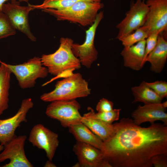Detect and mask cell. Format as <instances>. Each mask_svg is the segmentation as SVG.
Returning <instances> with one entry per match:
<instances>
[{"instance_id": "6da1fadb", "label": "cell", "mask_w": 167, "mask_h": 167, "mask_svg": "<svg viewBox=\"0 0 167 167\" xmlns=\"http://www.w3.org/2000/svg\"><path fill=\"white\" fill-rule=\"evenodd\" d=\"M113 135L101 150L111 167H152L153 157L167 154V126L153 123L147 127L122 118L114 124Z\"/></svg>"}, {"instance_id": "7a4b0ae2", "label": "cell", "mask_w": 167, "mask_h": 167, "mask_svg": "<svg viewBox=\"0 0 167 167\" xmlns=\"http://www.w3.org/2000/svg\"><path fill=\"white\" fill-rule=\"evenodd\" d=\"M60 45L54 53L43 54L41 58L42 65L49 73L57 76L64 73H73V71L81 68V64L72 50L73 40L69 38H60Z\"/></svg>"}, {"instance_id": "3957f363", "label": "cell", "mask_w": 167, "mask_h": 167, "mask_svg": "<svg viewBox=\"0 0 167 167\" xmlns=\"http://www.w3.org/2000/svg\"><path fill=\"white\" fill-rule=\"evenodd\" d=\"M88 82L79 73H73L58 81L52 91L44 93L40 99L45 102L70 101L86 97L91 93Z\"/></svg>"}, {"instance_id": "277c9868", "label": "cell", "mask_w": 167, "mask_h": 167, "mask_svg": "<svg viewBox=\"0 0 167 167\" xmlns=\"http://www.w3.org/2000/svg\"><path fill=\"white\" fill-rule=\"evenodd\" d=\"M104 6L101 2L81 1L63 9L46 8L42 11L53 15L58 20H66L86 26L93 24L98 11Z\"/></svg>"}, {"instance_id": "5b68a950", "label": "cell", "mask_w": 167, "mask_h": 167, "mask_svg": "<svg viewBox=\"0 0 167 167\" xmlns=\"http://www.w3.org/2000/svg\"><path fill=\"white\" fill-rule=\"evenodd\" d=\"M15 76L20 87L24 89L33 87L36 80L46 77L49 72L42 64L41 58L35 57L27 62L16 65L7 64L0 60Z\"/></svg>"}, {"instance_id": "8992f818", "label": "cell", "mask_w": 167, "mask_h": 167, "mask_svg": "<svg viewBox=\"0 0 167 167\" xmlns=\"http://www.w3.org/2000/svg\"><path fill=\"white\" fill-rule=\"evenodd\" d=\"M80 108V104L75 100L56 101L48 105L45 113L49 118L59 121L63 127L68 128L81 122Z\"/></svg>"}, {"instance_id": "52a82bcc", "label": "cell", "mask_w": 167, "mask_h": 167, "mask_svg": "<svg viewBox=\"0 0 167 167\" xmlns=\"http://www.w3.org/2000/svg\"><path fill=\"white\" fill-rule=\"evenodd\" d=\"M103 17V12L100 11L94 23L86 31L85 39L83 44L73 43L72 45L74 55L79 58L81 65L88 69L90 68L98 58V53L95 46L94 39L97 28Z\"/></svg>"}, {"instance_id": "ba28073f", "label": "cell", "mask_w": 167, "mask_h": 167, "mask_svg": "<svg viewBox=\"0 0 167 167\" xmlns=\"http://www.w3.org/2000/svg\"><path fill=\"white\" fill-rule=\"evenodd\" d=\"M148 10V6L144 0L131 2L130 9L126 13L125 17L116 26L118 30L116 38L119 40L143 26Z\"/></svg>"}, {"instance_id": "9c48e42d", "label": "cell", "mask_w": 167, "mask_h": 167, "mask_svg": "<svg viewBox=\"0 0 167 167\" xmlns=\"http://www.w3.org/2000/svg\"><path fill=\"white\" fill-rule=\"evenodd\" d=\"M33 10L30 4L27 6H21L19 1L13 0L3 4L2 11L15 30L22 32L30 40L35 41L36 38L31 31L28 21L29 13Z\"/></svg>"}, {"instance_id": "30bf717a", "label": "cell", "mask_w": 167, "mask_h": 167, "mask_svg": "<svg viewBox=\"0 0 167 167\" xmlns=\"http://www.w3.org/2000/svg\"><path fill=\"white\" fill-rule=\"evenodd\" d=\"M27 136L25 135L15 136L4 146L0 153V163L9 159L10 162L2 167H32L33 165L28 160L24 148Z\"/></svg>"}, {"instance_id": "8fae6325", "label": "cell", "mask_w": 167, "mask_h": 167, "mask_svg": "<svg viewBox=\"0 0 167 167\" xmlns=\"http://www.w3.org/2000/svg\"><path fill=\"white\" fill-rule=\"evenodd\" d=\"M28 140L33 146L43 150L49 160L52 161L59 144L57 134L38 124L31 129Z\"/></svg>"}, {"instance_id": "7c38bea8", "label": "cell", "mask_w": 167, "mask_h": 167, "mask_svg": "<svg viewBox=\"0 0 167 167\" xmlns=\"http://www.w3.org/2000/svg\"><path fill=\"white\" fill-rule=\"evenodd\" d=\"M33 105L31 98L25 99L15 115L8 118L0 119V144L5 146L15 136V130L22 122H27V113Z\"/></svg>"}, {"instance_id": "4fadbf2b", "label": "cell", "mask_w": 167, "mask_h": 167, "mask_svg": "<svg viewBox=\"0 0 167 167\" xmlns=\"http://www.w3.org/2000/svg\"><path fill=\"white\" fill-rule=\"evenodd\" d=\"M149 7L145 22L143 25L149 35L157 31L160 33L167 32V0H147Z\"/></svg>"}, {"instance_id": "5bb4252c", "label": "cell", "mask_w": 167, "mask_h": 167, "mask_svg": "<svg viewBox=\"0 0 167 167\" xmlns=\"http://www.w3.org/2000/svg\"><path fill=\"white\" fill-rule=\"evenodd\" d=\"M73 149L78 160L74 167H111L102 151L91 145L77 141Z\"/></svg>"}, {"instance_id": "9a60e30c", "label": "cell", "mask_w": 167, "mask_h": 167, "mask_svg": "<svg viewBox=\"0 0 167 167\" xmlns=\"http://www.w3.org/2000/svg\"><path fill=\"white\" fill-rule=\"evenodd\" d=\"M167 107V101L159 103L139 105L131 113L132 120L137 125L147 122L152 124L156 121L160 120L167 126V113L165 112Z\"/></svg>"}, {"instance_id": "2e32d148", "label": "cell", "mask_w": 167, "mask_h": 167, "mask_svg": "<svg viewBox=\"0 0 167 167\" xmlns=\"http://www.w3.org/2000/svg\"><path fill=\"white\" fill-rule=\"evenodd\" d=\"M145 40L128 48H123L120 54L122 57L124 67L139 71L143 67Z\"/></svg>"}, {"instance_id": "e0dca14e", "label": "cell", "mask_w": 167, "mask_h": 167, "mask_svg": "<svg viewBox=\"0 0 167 167\" xmlns=\"http://www.w3.org/2000/svg\"><path fill=\"white\" fill-rule=\"evenodd\" d=\"M165 38L163 34L159 35L156 46L145 60V63H150V70L156 73L162 71L166 62L167 41Z\"/></svg>"}, {"instance_id": "ac0fdd59", "label": "cell", "mask_w": 167, "mask_h": 167, "mask_svg": "<svg viewBox=\"0 0 167 167\" xmlns=\"http://www.w3.org/2000/svg\"><path fill=\"white\" fill-rule=\"evenodd\" d=\"M69 131L77 141L91 145L101 150L103 142L82 122L69 126Z\"/></svg>"}, {"instance_id": "d6986e66", "label": "cell", "mask_w": 167, "mask_h": 167, "mask_svg": "<svg viewBox=\"0 0 167 167\" xmlns=\"http://www.w3.org/2000/svg\"><path fill=\"white\" fill-rule=\"evenodd\" d=\"M81 122L103 142L112 137L115 132L114 124H109L97 119L85 118L83 116Z\"/></svg>"}, {"instance_id": "ffe728a7", "label": "cell", "mask_w": 167, "mask_h": 167, "mask_svg": "<svg viewBox=\"0 0 167 167\" xmlns=\"http://www.w3.org/2000/svg\"><path fill=\"white\" fill-rule=\"evenodd\" d=\"M131 89L134 97L132 103H159L161 102L163 99L147 85L144 81L138 86L132 87Z\"/></svg>"}, {"instance_id": "44dd1931", "label": "cell", "mask_w": 167, "mask_h": 167, "mask_svg": "<svg viewBox=\"0 0 167 167\" xmlns=\"http://www.w3.org/2000/svg\"><path fill=\"white\" fill-rule=\"evenodd\" d=\"M0 116L8 107L9 90L10 87V70L0 62Z\"/></svg>"}, {"instance_id": "7402d4cb", "label": "cell", "mask_w": 167, "mask_h": 167, "mask_svg": "<svg viewBox=\"0 0 167 167\" xmlns=\"http://www.w3.org/2000/svg\"><path fill=\"white\" fill-rule=\"evenodd\" d=\"M102 0H45L41 4L32 5L33 9L46 8L60 10L68 7L75 3L81 1L91 2H101Z\"/></svg>"}, {"instance_id": "603a6c76", "label": "cell", "mask_w": 167, "mask_h": 167, "mask_svg": "<svg viewBox=\"0 0 167 167\" xmlns=\"http://www.w3.org/2000/svg\"><path fill=\"white\" fill-rule=\"evenodd\" d=\"M89 111L84 114L83 117L97 119L109 124H112L115 121L119 119L121 109H113L107 112L96 113L91 107L88 108Z\"/></svg>"}, {"instance_id": "cb8c5ba5", "label": "cell", "mask_w": 167, "mask_h": 167, "mask_svg": "<svg viewBox=\"0 0 167 167\" xmlns=\"http://www.w3.org/2000/svg\"><path fill=\"white\" fill-rule=\"evenodd\" d=\"M149 35L148 30L143 26L118 40L121 41L124 48H128L140 41L145 40Z\"/></svg>"}, {"instance_id": "d4e9b609", "label": "cell", "mask_w": 167, "mask_h": 167, "mask_svg": "<svg viewBox=\"0 0 167 167\" xmlns=\"http://www.w3.org/2000/svg\"><path fill=\"white\" fill-rule=\"evenodd\" d=\"M15 30L4 14L0 11V39L14 35Z\"/></svg>"}, {"instance_id": "484cf974", "label": "cell", "mask_w": 167, "mask_h": 167, "mask_svg": "<svg viewBox=\"0 0 167 167\" xmlns=\"http://www.w3.org/2000/svg\"><path fill=\"white\" fill-rule=\"evenodd\" d=\"M147 85L162 99L167 97V82L163 81H156L152 82H146Z\"/></svg>"}, {"instance_id": "4316f807", "label": "cell", "mask_w": 167, "mask_h": 167, "mask_svg": "<svg viewBox=\"0 0 167 167\" xmlns=\"http://www.w3.org/2000/svg\"><path fill=\"white\" fill-rule=\"evenodd\" d=\"M159 32H154L151 33L145 39V49L144 63L147 56L152 50L156 45L157 38Z\"/></svg>"}, {"instance_id": "83f0119b", "label": "cell", "mask_w": 167, "mask_h": 167, "mask_svg": "<svg viewBox=\"0 0 167 167\" xmlns=\"http://www.w3.org/2000/svg\"><path fill=\"white\" fill-rule=\"evenodd\" d=\"M113 107V103L112 101L102 98L98 103L96 109L99 112H107L112 110Z\"/></svg>"}, {"instance_id": "f1b7e54d", "label": "cell", "mask_w": 167, "mask_h": 167, "mask_svg": "<svg viewBox=\"0 0 167 167\" xmlns=\"http://www.w3.org/2000/svg\"><path fill=\"white\" fill-rule=\"evenodd\" d=\"M152 162L155 167H167V154H159L154 156Z\"/></svg>"}, {"instance_id": "f546056e", "label": "cell", "mask_w": 167, "mask_h": 167, "mask_svg": "<svg viewBox=\"0 0 167 167\" xmlns=\"http://www.w3.org/2000/svg\"><path fill=\"white\" fill-rule=\"evenodd\" d=\"M8 0H0V11H2V7L3 4L5 3V2ZM20 2H28V0H17Z\"/></svg>"}, {"instance_id": "4dcf8cb0", "label": "cell", "mask_w": 167, "mask_h": 167, "mask_svg": "<svg viewBox=\"0 0 167 167\" xmlns=\"http://www.w3.org/2000/svg\"><path fill=\"white\" fill-rule=\"evenodd\" d=\"M45 167H55L56 165L52 162L51 161L49 160L47 161L44 165Z\"/></svg>"}, {"instance_id": "1f68e13d", "label": "cell", "mask_w": 167, "mask_h": 167, "mask_svg": "<svg viewBox=\"0 0 167 167\" xmlns=\"http://www.w3.org/2000/svg\"><path fill=\"white\" fill-rule=\"evenodd\" d=\"M4 147V146L0 144V152L3 150Z\"/></svg>"}]
</instances>
